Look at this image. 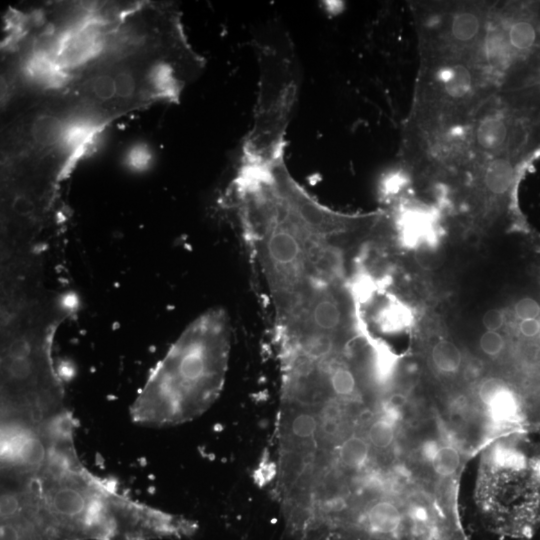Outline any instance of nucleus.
<instances>
[{"label": "nucleus", "mask_w": 540, "mask_h": 540, "mask_svg": "<svg viewBox=\"0 0 540 540\" xmlns=\"http://www.w3.org/2000/svg\"><path fill=\"white\" fill-rule=\"evenodd\" d=\"M0 540H69L47 514L33 478H1Z\"/></svg>", "instance_id": "39448f33"}, {"label": "nucleus", "mask_w": 540, "mask_h": 540, "mask_svg": "<svg viewBox=\"0 0 540 540\" xmlns=\"http://www.w3.org/2000/svg\"><path fill=\"white\" fill-rule=\"evenodd\" d=\"M415 260L425 270L439 269L444 264L442 254L433 245H419L415 253Z\"/></svg>", "instance_id": "1a4fd4ad"}, {"label": "nucleus", "mask_w": 540, "mask_h": 540, "mask_svg": "<svg viewBox=\"0 0 540 540\" xmlns=\"http://www.w3.org/2000/svg\"><path fill=\"white\" fill-rule=\"evenodd\" d=\"M514 181V169L509 160H498L492 163L485 176V185L496 194L508 192Z\"/></svg>", "instance_id": "0eeeda50"}, {"label": "nucleus", "mask_w": 540, "mask_h": 540, "mask_svg": "<svg viewBox=\"0 0 540 540\" xmlns=\"http://www.w3.org/2000/svg\"><path fill=\"white\" fill-rule=\"evenodd\" d=\"M462 464V453L450 444L435 448L430 457L431 469L440 480L455 478Z\"/></svg>", "instance_id": "423d86ee"}, {"label": "nucleus", "mask_w": 540, "mask_h": 540, "mask_svg": "<svg viewBox=\"0 0 540 540\" xmlns=\"http://www.w3.org/2000/svg\"><path fill=\"white\" fill-rule=\"evenodd\" d=\"M49 328H10L1 344V434L45 437L72 419Z\"/></svg>", "instance_id": "7ed1b4c3"}, {"label": "nucleus", "mask_w": 540, "mask_h": 540, "mask_svg": "<svg viewBox=\"0 0 540 540\" xmlns=\"http://www.w3.org/2000/svg\"><path fill=\"white\" fill-rule=\"evenodd\" d=\"M519 330L523 337L532 338L540 333V321L537 319H524L519 324Z\"/></svg>", "instance_id": "ddd939ff"}, {"label": "nucleus", "mask_w": 540, "mask_h": 540, "mask_svg": "<svg viewBox=\"0 0 540 540\" xmlns=\"http://www.w3.org/2000/svg\"><path fill=\"white\" fill-rule=\"evenodd\" d=\"M47 514L69 540H155L194 535L197 524L138 503L81 462L74 435L58 441L33 478Z\"/></svg>", "instance_id": "f257e3e1"}, {"label": "nucleus", "mask_w": 540, "mask_h": 540, "mask_svg": "<svg viewBox=\"0 0 540 540\" xmlns=\"http://www.w3.org/2000/svg\"><path fill=\"white\" fill-rule=\"evenodd\" d=\"M482 323L487 331H498L505 324V315L498 310H490L484 313Z\"/></svg>", "instance_id": "f8f14e48"}, {"label": "nucleus", "mask_w": 540, "mask_h": 540, "mask_svg": "<svg viewBox=\"0 0 540 540\" xmlns=\"http://www.w3.org/2000/svg\"><path fill=\"white\" fill-rule=\"evenodd\" d=\"M260 77L253 128L245 140L244 160L269 162L285 158V133L297 94L294 60L271 45L260 53Z\"/></svg>", "instance_id": "20e7f679"}, {"label": "nucleus", "mask_w": 540, "mask_h": 540, "mask_svg": "<svg viewBox=\"0 0 540 540\" xmlns=\"http://www.w3.org/2000/svg\"><path fill=\"white\" fill-rule=\"evenodd\" d=\"M514 312L521 321L537 319L540 315V304L532 297H524L515 304Z\"/></svg>", "instance_id": "9b49d317"}, {"label": "nucleus", "mask_w": 540, "mask_h": 540, "mask_svg": "<svg viewBox=\"0 0 540 540\" xmlns=\"http://www.w3.org/2000/svg\"><path fill=\"white\" fill-rule=\"evenodd\" d=\"M231 326L212 308L190 322L158 363L130 406L131 421L169 428L194 421L217 400L228 371Z\"/></svg>", "instance_id": "f03ea898"}, {"label": "nucleus", "mask_w": 540, "mask_h": 540, "mask_svg": "<svg viewBox=\"0 0 540 540\" xmlns=\"http://www.w3.org/2000/svg\"><path fill=\"white\" fill-rule=\"evenodd\" d=\"M480 348L485 355L498 356L505 349V341L498 331H487L480 338Z\"/></svg>", "instance_id": "9d476101"}, {"label": "nucleus", "mask_w": 540, "mask_h": 540, "mask_svg": "<svg viewBox=\"0 0 540 540\" xmlns=\"http://www.w3.org/2000/svg\"><path fill=\"white\" fill-rule=\"evenodd\" d=\"M431 358L434 366L444 373H455L462 366V353L455 344L448 340H441L433 346Z\"/></svg>", "instance_id": "6e6552de"}]
</instances>
